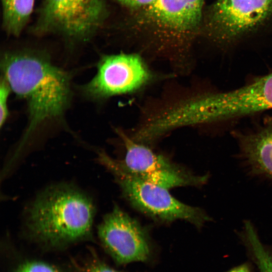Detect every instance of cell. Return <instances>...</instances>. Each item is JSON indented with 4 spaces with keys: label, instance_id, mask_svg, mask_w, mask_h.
<instances>
[{
    "label": "cell",
    "instance_id": "obj_1",
    "mask_svg": "<svg viewBox=\"0 0 272 272\" xmlns=\"http://www.w3.org/2000/svg\"><path fill=\"white\" fill-rule=\"evenodd\" d=\"M1 69L11 90L25 101L27 109L28 124L15 156L37 129L64 116L72 97L70 76L47 55L32 51L5 53Z\"/></svg>",
    "mask_w": 272,
    "mask_h": 272
},
{
    "label": "cell",
    "instance_id": "obj_2",
    "mask_svg": "<svg viewBox=\"0 0 272 272\" xmlns=\"http://www.w3.org/2000/svg\"><path fill=\"white\" fill-rule=\"evenodd\" d=\"M95 207L92 199L75 186L47 187L30 202L24 225L32 237L48 244H65L89 237Z\"/></svg>",
    "mask_w": 272,
    "mask_h": 272
},
{
    "label": "cell",
    "instance_id": "obj_3",
    "mask_svg": "<svg viewBox=\"0 0 272 272\" xmlns=\"http://www.w3.org/2000/svg\"><path fill=\"white\" fill-rule=\"evenodd\" d=\"M205 0H155L138 10V28L153 40L156 49L183 66L192 40L201 27Z\"/></svg>",
    "mask_w": 272,
    "mask_h": 272
},
{
    "label": "cell",
    "instance_id": "obj_4",
    "mask_svg": "<svg viewBox=\"0 0 272 272\" xmlns=\"http://www.w3.org/2000/svg\"><path fill=\"white\" fill-rule=\"evenodd\" d=\"M99 153V161L112 173L127 199L141 212L162 221L184 220L197 228L211 220L203 210L181 202L172 196L167 188L131 173L121 161L104 152Z\"/></svg>",
    "mask_w": 272,
    "mask_h": 272
},
{
    "label": "cell",
    "instance_id": "obj_5",
    "mask_svg": "<svg viewBox=\"0 0 272 272\" xmlns=\"http://www.w3.org/2000/svg\"><path fill=\"white\" fill-rule=\"evenodd\" d=\"M155 75L137 53L104 55L93 78L80 87L83 95L92 101L137 93L150 85Z\"/></svg>",
    "mask_w": 272,
    "mask_h": 272
},
{
    "label": "cell",
    "instance_id": "obj_6",
    "mask_svg": "<svg viewBox=\"0 0 272 272\" xmlns=\"http://www.w3.org/2000/svg\"><path fill=\"white\" fill-rule=\"evenodd\" d=\"M269 109H272V73L233 90L197 94L194 101L198 125Z\"/></svg>",
    "mask_w": 272,
    "mask_h": 272
},
{
    "label": "cell",
    "instance_id": "obj_7",
    "mask_svg": "<svg viewBox=\"0 0 272 272\" xmlns=\"http://www.w3.org/2000/svg\"><path fill=\"white\" fill-rule=\"evenodd\" d=\"M272 15V0H216L205 16L208 35L220 43L233 42Z\"/></svg>",
    "mask_w": 272,
    "mask_h": 272
},
{
    "label": "cell",
    "instance_id": "obj_8",
    "mask_svg": "<svg viewBox=\"0 0 272 272\" xmlns=\"http://www.w3.org/2000/svg\"><path fill=\"white\" fill-rule=\"evenodd\" d=\"M125 148L122 162L138 177L166 188L179 186H201L209 174L196 175L153 152L146 144L138 142L122 130H117Z\"/></svg>",
    "mask_w": 272,
    "mask_h": 272
},
{
    "label": "cell",
    "instance_id": "obj_9",
    "mask_svg": "<svg viewBox=\"0 0 272 272\" xmlns=\"http://www.w3.org/2000/svg\"><path fill=\"white\" fill-rule=\"evenodd\" d=\"M105 14L103 0H45L36 28L85 39L101 25Z\"/></svg>",
    "mask_w": 272,
    "mask_h": 272
},
{
    "label": "cell",
    "instance_id": "obj_10",
    "mask_svg": "<svg viewBox=\"0 0 272 272\" xmlns=\"http://www.w3.org/2000/svg\"><path fill=\"white\" fill-rule=\"evenodd\" d=\"M98 234L105 249L119 264L144 261L149 257L145 230L117 205L104 216L98 226Z\"/></svg>",
    "mask_w": 272,
    "mask_h": 272
},
{
    "label": "cell",
    "instance_id": "obj_11",
    "mask_svg": "<svg viewBox=\"0 0 272 272\" xmlns=\"http://www.w3.org/2000/svg\"><path fill=\"white\" fill-rule=\"evenodd\" d=\"M235 137L239 158L247 174L272 184V126L237 133Z\"/></svg>",
    "mask_w": 272,
    "mask_h": 272
},
{
    "label": "cell",
    "instance_id": "obj_12",
    "mask_svg": "<svg viewBox=\"0 0 272 272\" xmlns=\"http://www.w3.org/2000/svg\"><path fill=\"white\" fill-rule=\"evenodd\" d=\"M3 25L9 34L18 36L32 14L35 0H1Z\"/></svg>",
    "mask_w": 272,
    "mask_h": 272
},
{
    "label": "cell",
    "instance_id": "obj_13",
    "mask_svg": "<svg viewBox=\"0 0 272 272\" xmlns=\"http://www.w3.org/2000/svg\"><path fill=\"white\" fill-rule=\"evenodd\" d=\"M240 235L250 250L260 271L272 272V249L261 242L257 231L251 221H244Z\"/></svg>",
    "mask_w": 272,
    "mask_h": 272
},
{
    "label": "cell",
    "instance_id": "obj_14",
    "mask_svg": "<svg viewBox=\"0 0 272 272\" xmlns=\"http://www.w3.org/2000/svg\"><path fill=\"white\" fill-rule=\"evenodd\" d=\"M11 89L6 79L3 77L0 84V126L6 123L9 115L8 99Z\"/></svg>",
    "mask_w": 272,
    "mask_h": 272
},
{
    "label": "cell",
    "instance_id": "obj_15",
    "mask_svg": "<svg viewBox=\"0 0 272 272\" xmlns=\"http://www.w3.org/2000/svg\"><path fill=\"white\" fill-rule=\"evenodd\" d=\"M17 272H59L54 267L43 262H30L24 264Z\"/></svg>",
    "mask_w": 272,
    "mask_h": 272
},
{
    "label": "cell",
    "instance_id": "obj_16",
    "mask_svg": "<svg viewBox=\"0 0 272 272\" xmlns=\"http://www.w3.org/2000/svg\"><path fill=\"white\" fill-rule=\"evenodd\" d=\"M126 7L134 10L145 8L155 2V0H115Z\"/></svg>",
    "mask_w": 272,
    "mask_h": 272
},
{
    "label": "cell",
    "instance_id": "obj_17",
    "mask_svg": "<svg viewBox=\"0 0 272 272\" xmlns=\"http://www.w3.org/2000/svg\"><path fill=\"white\" fill-rule=\"evenodd\" d=\"M86 270L87 272H120L100 262H96L93 264Z\"/></svg>",
    "mask_w": 272,
    "mask_h": 272
},
{
    "label": "cell",
    "instance_id": "obj_18",
    "mask_svg": "<svg viewBox=\"0 0 272 272\" xmlns=\"http://www.w3.org/2000/svg\"><path fill=\"white\" fill-rule=\"evenodd\" d=\"M226 272H251L249 265L247 263L235 266Z\"/></svg>",
    "mask_w": 272,
    "mask_h": 272
}]
</instances>
